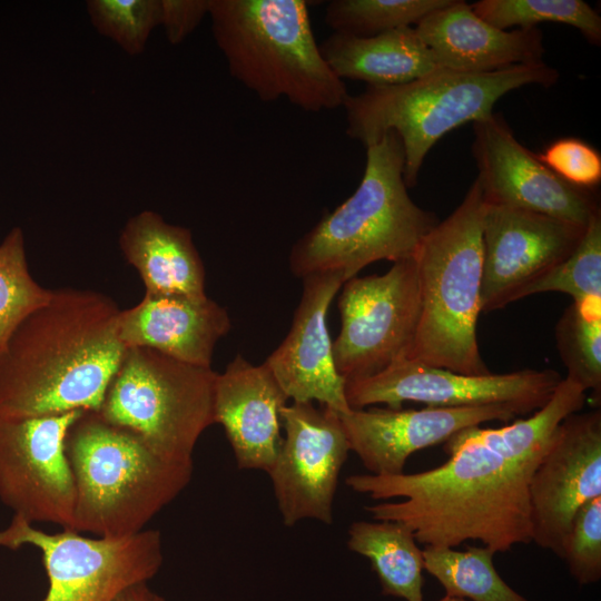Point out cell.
Returning a JSON list of instances; mask_svg holds the SVG:
<instances>
[{
    "instance_id": "24",
    "label": "cell",
    "mask_w": 601,
    "mask_h": 601,
    "mask_svg": "<svg viewBox=\"0 0 601 601\" xmlns=\"http://www.w3.org/2000/svg\"><path fill=\"white\" fill-rule=\"evenodd\" d=\"M416 542L397 521H356L348 528V549L370 560L383 593L406 601H423L424 558Z\"/></svg>"
},
{
    "instance_id": "6",
    "label": "cell",
    "mask_w": 601,
    "mask_h": 601,
    "mask_svg": "<svg viewBox=\"0 0 601 601\" xmlns=\"http://www.w3.org/2000/svg\"><path fill=\"white\" fill-rule=\"evenodd\" d=\"M76 503L73 530L122 538L145 525L189 484L194 462L166 460L97 411H83L66 435Z\"/></svg>"
},
{
    "instance_id": "23",
    "label": "cell",
    "mask_w": 601,
    "mask_h": 601,
    "mask_svg": "<svg viewBox=\"0 0 601 601\" xmlns=\"http://www.w3.org/2000/svg\"><path fill=\"white\" fill-rule=\"evenodd\" d=\"M319 49L339 79L363 80L368 86L406 83L440 69L414 27L373 37L333 32Z\"/></svg>"
},
{
    "instance_id": "22",
    "label": "cell",
    "mask_w": 601,
    "mask_h": 601,
    "mask_svg": "<svg viewBox=\"0 0 601 601\" xmlns=\"http://www.w3.org/2000/svg\"><path fill=\"white\" fill-rule=\"evenodd\" d=\"M126 260L138 272L145 293L194 298L205 293V267L191 231L144 210L129 218L119 236Z\"/></svg>"
},
{
    "instance_id": "21",
    "label": "cell",
    "mask_w": 601,
    "mask_h": 601,
    "mask_svg": "<svg viewBox=\"0 0 601 601\" xmlns=\"http://www.w3.org/2000/svg\"><path fill=\"white\" fill-rule=\"evenodd\" d=\"M231 328L227 309L208 296L145 293L121 309L118 335L125 347H146L180 362L211 367L217 342Z\"/></svg>"
},
{
    "instance_id": "29",
    "label": "cell",
    "mask_w": 601,
    "mask_h": 601,
    "mask_svg": "<svg viewBox=\"0 0 601 601\" xmlns=\"http://www.w3.org/2000/svg\"><path fill=\"white\" fill-rule=\"evenodd\" d=\"M51 293L31 276L23 231L13 227L0 243V351L19 323Z\"/></svg>"
},
{
    "instance_id": "27",
    "label": "cell",
    "mask_w": 601,
    "mask_h": 601,
    "mask_svg": "<svg viewBox=\"0 0 601 601\" xmlns=\"http://www.w3.org/2000/svg\"><path fill=\"white\" fill-rule=\"evenodd\" d=\"M548 292L570 295L573 303L601 309V213L588 223L575 249L545 275L523 288L518 299Z\"/></svg>"
},
{
    "instance_id": "4",
    "label": "cell",
    "mask_w": 601,
    "mask_h": 601,
    "mask_svg": "<svg viewBox=\"0 0 601 601\" xmlns=\"http://www.w3.org/2000/svg\"><path fill=\"white\" fill-rule=\"evenodd\" d=\"M304 0H208L229 73L262 101L286 98L308 112L342 107L346 86L317 45Z\"/></svg>"
},
{
    "instance_id": "11",
    "label": "cell",
    "mask_w": 601,
    "mask_h": 601,
    "mask_svg": "<svg viewBox=\"0 0 601 601\" xmlns=\"http://www.w3.org/2000/svg\"><path fill=\"white\" fill-rule=\"evenodd\" d=\"M561 381L553 370L469 375L404 357L375 375L345 382V396L351 408H402L404 402L443 408L506 405L523 415L543 407Z\"/></svg>"
},
{
    "instance_id": "30",
    "label": "cell",
    "mask_w": 601,
    "mask_h": 601,
    "mask_svg": "<svg viewBox=\"0 0 601 601\" xmlns=\"http://www.w3.org/2000/svg\"><path fill=\"white\" fill-rule=\"evenodd\" d=\"M556 345L568 370L565 378L595 398L601 393V309L573 303L561 316Z\"/></svg>"
},
{
    "instance_id": "34",
    "label": "cell",
    "mask_w": 601,
    "mask_h": 601,
    "mask_svg": "<svg viewBox=\"0 0 601 601\" xmlns=\"http://www.w3.org/2000/svg\"><path fill=\"white\" fill-rule=\"evenodd\" d=\"M162 19L170 43L177 45L208 14V0H161Z\"/></svg>"
},
{
    "instance_id": "2",
    "label": "cell",
    "mask_w": 601,
    "mask_h": 601,
    "mask_svg": "<svg viewBox=\"0 0 601 601\" xmlns=\"http://www.w3.org/2000/svg\"><path fill=\"white\" fill-rule=\"evenodd\" d=\"M120 308L89 289H53L0 351V417L98 411L125 353Z\"/></svg>"
},
{
    "instance_id": "15",
    "label": "cell",
    "mask_w": 601,
    "mask_h": 601,
    "mask_svg": "<svg viewBox=\"0 0 601 601\" xmlns=\"http://www.w3.org/2000/svg\"><path fill=\"white\" fill-rule=\"evenodd\" d=\"M472 154L484 201L520 208L579 226L600 210L589 189L564 181L513 135L504 118L492 112L473 122Z\"/></svg>"
},
{
    "instance_id": "36",
    "label": "cell",
    "mask_w": 601,
    "mask_h": 601,
    "mask_svg": "<svg viewBox=\"0 0 601 601\" xmlns=\"http://www.w3.org/2000/svg\"><path fill=\"white\" fill-rule=\"evenodd\" d=\"M439 601H467L465 599H461V598H455V597H447L445 595L444 598H442L441 600Z\"/></svg>"
},
{
    "instance_id": "18",
    "label": "cell",
    "mask_w": 601,
    "mask_h": 601,
    "mask_svg": "<svg viewBox=\"0 0 601 601\" xmlns=\"http://www.w3.org/2000/svg\"><path fill=\"white\" fill-rule=\"evenodd\" d=\"M303 279L292 326L264 362L293 402H319L339 414L349 412L345 381L337 373L327 327L328 307L347 280L341 273H319Z\"/></svg>"
},
{
    "instance_id": "31",
    "label": "cell",
    "mask_w": 601,
    "mask_h": 601,
    "mask_svg": "<svg viewBox=\"0 0 601 601\" xmlns=\"http://www.w3.org/2000/svg\"><path fill=\"white\" fill-rule=\"evenodd\" d=\"M87 10L99 33L129 55L144 51L150 32L161 26V0H90Z\"/></svg>"
},
{
    "instance_id": "9",
    "label": "cell",
    "mask_w": 601,
    "mask_h": 601,
    "mask_svg": "<svg viewBox=\"0 0 601 601\" xmlns=\"http://www.w3.org/2000/svg\"><path fill=\"white\" fill-rule=\"evenodd\" d=\"M13 514L0 530V546L38 549L48 579L42 601H116L127 589L148 583L162 562L161 534L142 530L122 538H89L71 529L48 533Z\"/></svg>"
},
{
    "instance_id": "12",
    "label": "cell",
    "mask_w": 601,
    "mask_h": 601,
    "mask_svg": "<svg viewBox=\"0 0 601 601\" xmlns=\"http://www.w3.org/2000/svg\"><path fill=\"white\" fill-rule=\"evenodd\" d=\"M82 412L0 417V501L13 514L73 530L76 487L65 442Z\"/></svg>"
},
{
    "instance_id": "25",
    "label": "cell",
    "mask_w": 601,
    "mask_h": 601,
    "mask_svg": "<svg viewBox=\"0 0 601 601\" xmlns=\"http://www.w3.org/2000/svg\"><path fill=\"white\" fill-rule=\"evenodd\" d=\"M494 554L484 545L462 551L426 545L424 570L442 584L447 597L472 601H528L499 575L493 564Z\"/></svg>"
},
{
    "instance_id": "1",
    "label": "cell",
    "mask_w": 601,
    "mask_h": 601,
    "mask_svg": "<svg viewBox=\"0 0 601 601\" xmlns=\"http://www.w3.org/2000/svg\"><path fill=\"white\" fill-rule=\"evenodd\" d=\"M585 392L563 378L550 401L526 418L496 428L461 430L444 442L449 459L413 474H353V491L382 502L365 510L373 520L405 524L417 542L455 548L477 540L492 552L532 542L529 486L559 424L579 412Z\"/></svg>"
},
{
    "instance_id": "8",
    "label": "cell",
    "mask_w": 601,
    "mask_h": 601,
    "mask_svg": "<svg viewBox=\"0 0 601 601\" xmlns=\"http://www.w3.org/2000/svg\"><path fill=\"white\" fill-rule=\"evenodd\" d=\"M216 377L211 367L127 347L97 412L161 457L194 462L199 437L215 424Z\"/></svg>"
},
{
    "instance_id": "35",
    "label": "cell",
    "mask_w": 601,
    "mask_h": 601,
    "mask_svg": "<svg viewBox=\"0 0 601 601\" xmlns=\"http://www.w3.org/2000/svg\"><path fill=\"white\" fill-rule=\"evenodd\" d=\"M116 601H166L158 593L154 592L148 583H139L124 591Z\"/></svg>"
},
{
    "instance_id": "19",
    "label": "cell",
    "mask_w": 601,
    "mask_h": 601,
    "mask_svg": "<svg viewBox=\"0 0 601 601\" xmlns=\"http://www.w3.org/2000/svg\"><path fill=\"white\" fill-rule=\"evenodd\" d=\"M287 401L265 363L253 365L237 354L217 373L214 421L224 427L240 470L269 472L283 441L280 411Z\"/></svg>"
},
{
    "instance_id": "14",
    "label": "cell",
    "mask_w": 601,
    "mask_h": 601,
    "mask_svg": "<svg viewBox=\"0 0 601 601\" xmlns=\"http://www.w3.org/2000/svg\"><path fill=\"white\" fill-rule=\"evenodd\" d=\"M601 496V411L568 415L529 486L532 542L563 559L577 512Z\"/></svg>"
},
{
    "instance_id": "10",
    "label": "cell",
    "mask_w": 601,
    "mask_h": 601,
    "mask_svg": "<svg viewBox=\"0 0 601 601\" xmlns=\"http://www.w3.org/2000/svg\"><path fill=\"white\" fill-rule=\"evenodd\" d=\"M342 287L341 332L333 342V357L343 380L375 375L407 357L421 315L414 257L393 263L383 275L354 276Z\"/></svg>"
},
{
    "instance_id": "33",
    "label": "cell",
    "mask_w": 601,
    "mask_h": 601,
    "mask_svg": "<svg viewBox=\"0 0 601 601\" xmlns=\"http://www.w3.org/2000/svg\"><path fill=\"white\" fill-rule=\"evenodd\" d=\"M538 159L568 184L590 189L601 181V156L578 138H561L550 144Z\"/></svg>"
},
{
    "instance_id": "13",
    "label": "cell",
    "mask_w": 601,
    "mask_h": 601,
    "mask_svg": "<svg viewBox=\"0 0 601 601\" xmlns=\"http://www.w3.org/2000/svg\"><path fill=\"white\" fill-rule=\"evenodd\" d=\"M285 431L268 472L283 523L312 519L333 522V502L349 445L339 413L313 402H293L280 411Z\"/></svg>"
},
{
    "instance_id": "16",
    "label": "cell",
    "mask_w": 601,
    "mask_h": 601,
    "mask_svg": "<svg viewBox=\"0 0 601 601\" xmlns=\"http://www.w3.org/2000/svg\"><path fill=\"white\" fill-rule=\"evenodd\" d=\"M587 226L485 203L482 221V312L518 300L520 292L564 260Z\"/></svg>"
},
{
    "instance_id": "3",
    "label": "cell",
    "mask_w": 601,
    "mask_h": 601,
    "mask_svg": "<svg viewBox=\"0 0 601 601\" xmlns=\"http://www.w3.org/2000/svg\"><path fill=\"white\" fill-rule=\"evenodd\" d=\"M439 221L410 197L403 146L388 131L366 147L364 174L353 195L294 244L289 268L299 278L341 273L349 279L374 262L413 257Z\"/></svg>"
},
{
    "instance_id": "32",
    "label": "cell",
    "mask_w": 601,
    "mask_h": 601,
    "mask_svg": "<svg viewBox=\"0 0 601 601\" xmlns=\"http://www.w3.org/2000/svg\"><path fill=\"white\" fill-rule=\"evenodd\" d=\"M563 561L580 584L601 578V496L585 503L574 515L564 545Z\"/></svg>"
},
{
    "instance_id": "20",
    "label": "cell",
    "mask_w": 601,
    "mask_h": 601,
    "mask_svg": "<svg viewBox=\"0 0 601 601\" xmlns=\"http://www.w3.org/2000/svg\"><path fill=\"white\" fill-rule=\"evenodd\" d=\"M414 28L439 68L487 73L543 62V33L538 27L499 29L480 18L471 4L462 0H451Z\"/></svg>"
},
{
    "instance_id": "26",
    "label": "cell",
    "mask_w": 601,
    "mask_h": 601,
    "mask_svg": "<svg viewBox=\"0 0 601 601\" xmlns=\"http://www.w3.org/2000/svg\"><path fill=\"white\" fill-rule=\"evenodd\" d=\"M472 10L490 24L508 30L554 22L578 29L592 45L601 43V17L582 0H480Z\"/></svg>"
},
{
    "instance_id": "17",
    "label": "cell",
    "mask_w": 601,
    "mask_h": 601,
    "mask_svg": "<svg viewBox=\"0 0 601 601\" xmlns=\"http://www.w3.org/2000/svg\"><path fill=\"white\" fill-rule=\"evenodd\" d=\"M520 413L506 405L476 407L352 408L339 414L349 445L370 474L404 473L415 452L446 442L455 433L485 422H509Z\"/></svg>"
},
{
    "instance_id": "5",
    "label": "cell",
    "mask_w": 601,
    "mask_h": 601,
    "mask_svg": "<svg viewBox=\"0 0 601 601\" xmlns=\"http://www.w3.org/2000/svg\"><path fill=\"white\" fill-rule=\"evenodd\" d=\"M559 78L543 61L487 73L440 68L406 83L367 86L344 101L346 135L367 147L395 131L404 150L405 185L414 187L425 157L445 134L491 115L495 102L514 89L551 87Z\"/></svg>"
},
{
    "instance_id": "7",
    "label": "cell",
    "mask_w": 601,
    "mask_h": 601,
    "mask_svg": "<svg viewBox=\"0 0 601 601\" xmlns=\"http://www.w3.org/2000/svg\"><path fill=\"white\" fill-rule=\"evenodd\" d=\"M485 201L476 180L461 204L423 238L416 264L421 315L406 358L469 375L491 373L477 344Z\"/></svg>"
},
{
    "instance_id": "28",
    "label": "cell",
    "mask_w": 601,
    "mask_h": 601,
    "mask_svg": "<svg viewBox=\"0 0 601 601\" xmlns=\"http://www.w3.org/2000/svg\"><path fill=\"white\" fill-rule=\"evenodd\" d=\"M451 0H333L325 22L335 33L373 37L417 24Z\"/></svg>"
}]
</instances>
